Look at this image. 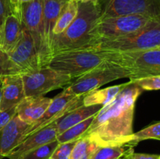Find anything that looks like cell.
Masks as SVG:
<instances>
[{
	"instance_id": "obj_1",
	"label": "cell",
	"mask_w": 160,
	"mask_h": 159,
	"mask_svg": "<svg viewBox=\"0 0 160 159\" xmlns=\"http://www.w3.org/2000/svg\"><path fill=\"white\" fill-rule=\"evenodd\" d=\"M142 90L131 81L127 83L115 98L95 115L84 136L100 147L133 141L134 108Z\"/></svg>"
},
{
	"instance_id": "obj_2",
	"label": "cell",
	"mask_w": 160,
	"mask_h": 159,
	"mask_svg": "<svg viewBox=\"0 0 160 159\" xmlns=\"http://www.w3.org/2000/svg\"><path fill=\"white\" fill-rule=\"evenodd\" d=\"M101 17V10L97 1L79 2L78 15L70 26L61 34L54 35L52 53L79 48H90V32Z\"/></svg>"
},
{
	"instance_id": "obj_3",
	"label": "cell",
	"mask_w": 160,
	"mask_h": 159,
	"mask_svg": "<svg viewBox=\"0 0 160 159\" xmlns=\"http://www.w3.org/2000/svg\"><path fill=\"white\" fill-rule=\"evenodd\" d=\"M108 63V53L92 48H79L53 55L48 66L73 80Z\"/></svg>"
},
{
	"instance_id": "obj_4",
	"label": "cell",
	"mask_w": 160,
	"mask_h": 159,
	"mask_svg": "<svg viewBox=\"0 0 160 159\" xmlns=\"http://www.w3.org/2000/svg\"><path fill=\"white\" fill-rule=\"evenodd\" d=\"M106 52L108 62L124 69L130 81L160 75L159 48L126 52Z\"/></svg>"
},
{
	"instance_id": "obj_5",
	"label": "cell",
	"mask_w": 160,
	"mask_h": 159,
	"mask_svg": "<svg viewBox=\"0 0 160 159\" xmlns=\"http://www.w3.org/2000/svg\"><path fill=\"white\" fill-rule=\"evenodd\" d=\"M153 18L144 14L117 16L99 18L90 32L92 48L103 41L112 40L134 33L146 26Z\"/></svg>"
},
{
	"instance_id": "obj_6",
	"label": "cell",
	"mask_w": 160,
	"mask_h": 159,
	"mask_svg": "<svg viewBox=\"0 0 160 159\" xmlns=\"http://www.w3.org/2000/svg\"><path fill=\"white\" fill-rule=\"evenodd\" d=\"M160 47V19H155L142 29L112 40L103 41L92 48L112 52L142 51Z\"/></svg>"
},
{
	"instance_id": "obj_7",
	"label": "cell",
	"mask_w": 160,
	"mask_h": 159,
	"mask_svg": "<svg viewBox=\"0 0 160 159\" xmlns=\"http://www.w3.org/2000/svg\"><path fill=\"white\" fill-rule=\"evenodd\" d=\"M21 20L23 27L28 31L43 66H48L52 53L45 37L43 22V0H32L21 6Z\"/></svg>"
},
{
	"instance_id": "obj_8",
	"label": "cell",
	"mask_w": 160,
	"mask_h": 159,
	"mask_svg": "<svg viewBox=\"0 0 160 159\" xmlns=\"http://www.w3.org/2000/svg\"><path fill=\"white\" fill-rule=\"evenodd\" d=\"M128 77V72L124 69L108 62L74 79L71 84L64 89V91L80 96L98 89L108 83Z\"/></svg>"
},
{
	"instance_id": "obj_9",
	"label": "cell",
	"mask_w": 160,
	"mask_h": 159,
	"mask_svg": "<svg viewBox=\"0 0 160 159\" xmlns=\"http://www.w3.org/2000/svg\"><path fill=\"white\" fill-rule=\"evenodd\" d=\"M26 97L43 96L53 90L68 87L73 79L48 66L22 75Z\"/></svg>"
},
{
	"instance_id": "obj_10",
	"label": "cell",
	"mask_w": 160,
	"mask_h": 159,
	"mask_svg": "<svg viewBox=\"0 0 160 159\" xmlns=\"http://www.w3.org/2000/svg\"><path fill=\"white\" fill-rule=\"evenodd\" d=\"M101 17L144 14L160 19V0H98Z\"/></svg>"
},
{
	"instance_id": "obj_11",
	"label": "cell",
	"mask_w": 160,
	"mask_h": 159,
	"mask_svg": "<svg viewBox=\"0 0 160 159\" xmlns=\"http://www.w3.org/2000/svg\"><path fill=\"white\" fill-rule=\"evenodd\" d=\"M84 96V94L76 96L67 93L63 90L62 93L54 97L50 105L42 117L31 124L23 134V140H24L28 136L43 129L48 125L59 120L70 111L83 105Z\"/></svg>"
},
{
	"instance_id": "obj_12",
	"label": "cell",
	"mask_w": 160,
	"mask_h": 159,
	"mask_svg": "<svg viewBox=\"0 0 160 159\" xmlns=\"http://www.w3.org/2000/svg\"><path fill=\"white\" fill-rule=\"evenodd\" d=\"M8 55L19 69L21 75L33 73L44 67L34 40L24 27L21 39Z\"/></svg>"
},
{
	"instance_id": "obj_13",
	"label": "cell",
	"mask_w": 160,
	"mask_h": 159,
	"mask_svg": "<svg viewBox=\"0 0 160 159\" xmlns=\"http://www.w3.org/2000/svg\"><path fill=\"white\" fill-rule=\"evenodd\" d=\"M57 135V127L56 122H54L26 137L6 157L9 159H21L31 151L56 140Z\"/></svg>"
},
{
	"instance_id": "obj_14",
	"label": "cell",
	"mask_w": 160,
	"mask_h": 159,
	"mask_svg": "<svg viewBox=\"0 0 160 159\" xmlns=\"http://www.w3.org/2000/svg\"><path fill=\"white\" fill-rule=\"evenodd\" d=\"M2 95L0 112L18 105L26 97L22 75H11L1 79Z\"/></svg>"
},
{
	"instance_id": "obj_15",
	"label": "cell",
	"mask_w": 160,
	"mask_h": 159,
	"mask_svg": "<svg viewBox=\"0 0 160 159\" xmlns=\"http://www.w3.org/2000/svg\"><path fill=\"white\" fill-rule=\"evenodd\" d=\"M31 125L22 121L16 114L0 132V153L3 157L23 140V137Z\"/></svg>"
},
{
	"instance_id": "obj_16",
	"label": "cell",
	"mask_w": 160,
	"mask_h": 159,
	"mask_svg": "<svg viewBox=\"0 0 160 159\" xmlns=\"http://www.w3.org/2000/svg\"><path fill=\"white\" fill-rule=\"evenodd\" d=\"M52 98L44 96L25 97L17 106V115L22 121L31 125L45 113Z\"/></svg>"
},
{
	"instance_id": "obj_17",
	"label": "cell",
	"mask_w": 160,
	"mask_h": 159,
	"mask_svg": "<svg viewBox=\"0 0 160 159\" xmlns=\"http://www.w3.org/2000/svg\"><path fill=\"white\" fill-rule=\"evenodd\" d=\"M23 32V25L21 20L13 14H9L2 29V37L0 48L6 53L12 51L21 39Z\"/></svg>"
},
{
	"instance_id": "obj_18",
	"label": "cell",
	"mask_w": 160,
	"mask_h": 159,
	"mask_svg": "<svg viewBox=\"0 0 160 159\" xmlns=\"http://www.w3.org/2000/svg\"><path fill=\"white\" fill-rule=\"evenodd\" d=\"M102 107L103 106L100 105V104L90 106H86L83 104V105L70 111L62 118L56 121L58 135L62 133V132L68 129L69 128L72 127L74 125L81 123L93 115H95Z\"/></svg>"
},
{
	"instance_id": "obj_19",
	"label": "cell",
	"mask_w": 160,
	"mask_h": 159,
	"mask_svg": "<svg viewBox=\"0 0 160 159\" xmlns=\"http://www.w3.org/2000/svg\"><path fill=\"white\" fill-rule=\"evenodd\" d=\"M69 0H43V22L45 37L50 48L52 46L53 31L63 6ZM52 50V49H51Z\"/></svg>"
},
{
	"instance_id": "obj_20",
	"label": "cell",
	"mask_w": 160,
	"mask_h": 159,
	"mask_svg": "<svg viewBox=\"0 0 160 159\" xmlns=\"http://www.w3.org/2000/svg\"><path fill=\"white\" fill-rule=\"evenodd\" d=\"M127 83L120 85L106 87L105 89H96L92 91L85 94L83 98V104L86 106L90 105H106L112 101L115 97L120 92V90L126 86Z\"/></svg>"
},
{
	"instance_id": "obj_21",
	"label": "cell",
	"mask_w": 160,
	"mask_h": 159,
	"mask_svg": "<svg viewBox=\"0 0 160 159\" xmlns=\"http://www.w3.org/2000/svg\"><path fill=\"white\" fill-rule=\"evenodd\" d=\"M137 144V142L133 140L115 146L101 147L95 151L92 159H122L134 151V147Z\"/></svg>"
},
{
	"instance_id": "obj_22",
	"label": "cell",
	"mask_w": 160,
	"mask_h": 159,
	"mask_svg": "<svg viewBox=\"0 0 160 159\" xmlns=\"http://www.w3.org/2000/svg\"><path fill=\"white\" fill-rule=\"evenodd\" d=\"M78 2L74 0H69L67 4L63 6L59 14V19L55 26L53 34L57 35L63 32L70 23L73 21L78 15Z\"/></svg>"
},
{
	"instance_id": "obj_23",
	"label": "cell",
	"mask_w": 160,
	"mask_h": 159,
	"mask_svg": "<svg viewBox=\"0 0 160 159\" xmlns=\"http://www.w3.org/2000/svg\"><path fill=\"white\" fill-rule=\"evenodd\" d=\"M94 117H95V115L87 118L81 123L74 125L72 127L69 128L68 129L62 132V133L59 134L57 136L56 140L59 142V143H62L79 140L80 138L84 137L88 128L90 127L91 124L94 119Z\"/></svg>"
},
{
	"instance_id": "obj_24",
	"label": "cell",
	"mask_w": 160,
	"mask_h": 159,
	"mask_svg": "<svg viewBox=\"0 0 160 159\" xmlns=\"http://www.w3.org/2000/svg\"><path fill=\"white\" fill-rule=\"evenodd\" d=\"M99 147L89 137L84 136L77 140L70 159H92L95 151Z\"/></svg>"
},
{
	"instance_id": "obj_25",
	"label": "cell",
	"mask_w": 160,
	"mask_h": 159,
	"mask_svg": "<svg viewBox=\"0 0 160 159\" xmlns=\"http://www.w3.org/2000/svg\"><path fill=\"white\" fill-rule=\"evenodd\" d=\"M20 74V71L10 59L8 53L0 48V79L11 75Z\"/></svg>"
},
{
	"instance_id": "obj_26",
	"label": "cell",
	"mask_w": 160,
	"mask_h": 159,
	"mask_svg": "<svg viewBox=\"0 0 160 159\" xmlns=\"http://www.w3.org/2000/svg\"><path fill=\"white\" fill-rule=\"evenodd\" d=\"M58 145L59 142L55 140L31 151L21 159H49Z\"/></svg>"
},
{
	"instance_id": "obj_27",
	"label": "cell",
	"mask_w": 160,
	"mask_h": 159,
	"mask_svg": "<svg viewBox=\"0 0 160 159\" xmlns=\"http://www.w3.org/2000/svg\"><path fill=\"white\" fill-rule=\"evenodd\" d=\"M133 139L138 143L145 140H160V122L152 124L142 130L134 132Z\"/></svg>"
},
{
	"instance_id": "obj_28",
	"label": "cell",
	"mask_w": 160,
	"mask_h": 159,
	"mask_svg": "<svg viewBox=\"0 0 160 159\" xmlns=\"http://www.w3.org/2000/svg\"><path fill=\"white\" fill-rule=\"evenodd\" d=\"M143 90H160V75L148 76L131 81Z\"/></svg>"
},
{
	"instance_id": "obj_29",
	"label": "cell",
	"mask_w": 160,
	"mask_h": 159,
	"mask_svg": "<svg viewBox=\"0 0 160 159\" xmlns=\"http://www.w3.org/2000/svg\"><path fill=\"white\" fill-rule=\"evenodd\" d=\"M77 140L59 143L51 156L52 159H70V154L74 147Z\"/></svg>"
},
{
	"instance_id": "obj_30",
	"label": "cell",
	"mask_w": 160,
	"mask_h": 159,
	"mask_svg": "<svg viewBox=\"0 0 160 159\" xmlns=\"http://www.w3.org/2000/svg\"><path fill=\"white\" fill-rule=\"evenodd\" d=\"M11 13L9 0H0V28L2 29L6 17Z\"/></svg>"
},
{
	"instance_id": "obj_31",
	"label": "cell",
	"mask_w": 160,
	"mask_h": 159,
	"mask_svg": "<svg viewBox=\"0 0 160 159\" xmlns=\"http://www.w3.org/2000/svg\"><path fill=\"white\" fill-rule=\"evenodd\" d=\"M16 114H17V106L4 112H0V132Z\"/></svg>"
},
{
	"instance_id": "obj_32",
	"label": "cell",
	"mask_w": 160,
	"mask_h": 159,
	"mask_svg": "<svg viewBox=\"0 0 160 159\" xmlns=\"http://www.w3.org/2000/svg\"><path fill=\"white\" fill-rule=\"evenodd\" d=\"M31 1H32V0H9V5H10L11 13L15 15L17 17H18V18L22 21L21 20L22 5L24 4V3L26 2H29Z\"/></svg>"
},
{
	"instance_id": "obj_33",
	"label": "cell",
	"mask_w": 160,
	"mask_h": 159,
	"mask_svg": "<svg viewBox=\"0 0 160 159\" xmlns=\"http://www.w3.org/2000/svg\"><path fill=\"white\" fill-rule=\"evenodd\" d=\"M159 156L157 154L134 153V151H132L124 156L122 159H159Z\"/></svg>"
},
{
	"instance_id": "obj_34",
	"label": "cell",
	"mask_w": 160,
	"mask_h": 159,
	"mask_svg": "<svg viewBox=\"0 0 160 159\" xmlns=\"http://www.w3.org/2000/svg\"><path fill=\"white\" fill-rule=\"evenodd\" d=\"M2 29L0 28V46L2 44Z\"/></svg>"
},
{
	"instance_id": "obj_35",
	"label": "cell",
	"mask_w": 160,
	"mask_h": 159,
	"mask_svg": "<svg viewBox=\"0 0 160 159\" xmlns=\"http://www.w3.org/2000/svg\"><path fill=\"white\" fill-rule=\"evenodd\" d=\"M74 1L78 2H87V1H92V0H74ZM94 1H97V0H94Z\"/></svg>"
},
{
	"instance_id": "obj_36",
	"label": "cell",
	"mask_w": 160,
	"mask_h": 159,
	"mask_svg": "<svg viewBox=\"0 0 160 159\" xmlns=\"http://www.w3.org/2000/svg\"><path fill=\"white\" fill-rule=\"evenodd\" d=\"M1 95H2V85L1 84H0V101H1Z\"/></svg>"
},
{
	"instance_id": "obj_37",
	"label": "cell",
	"mask_w": 160,
	"mask_h": 159,
	"mask_svg": "<svg viewBox=\"0 0 160 159\" xmlns=\"http://www.w3.org/2000/svg\"><path fill=\"white\" fill-rule=\"evenodd\" d=\"M2 158H3L2 155V154H1V153H0V159H2Z\"/></svg>"
},
{
	"instance_id": "obj_38",
	"label": "cell",
	"mask_w": 160,
	"mask_h": 159,
	"mask_svg": "<svg viewBox=\"0 0 160 159\" xmlns=\"http://www.w3.org/2000/svg\"><path fill=\"white\" fill-rule=\"evenodd\" d=\"M0 84H1V79H0Z\"/></svg>"
},
{
	"instance_id": "obj_39",
	"label": "cell",
	"mask_w": 160,
	"mask_h": 159,
	"mask_svg": "<svg viewBox=\"0 0 160 159\" xmlns=\"http://www.w3.org/2000/svg\"><path fill=\"white\" fill-rule=\"evenodd\" d=\"M159 159H160V156H159Z\"/></svg>"
},
{
	"instance_id": "obj_40",
	"label": "cell",
	"mask_w": 160,
	"mask_h": 159,
	"mask_svg": "<svg viewBox=\"0 0 160 159\" xmlns=\"http://www.w3.org/2000/svg\"><path fill=\"white\" fill-rule=\"evenodd\" d=\"M49 159H52V158H49Z\"/></svg>"
},
{
	"instance_id": "obj_41",
	"label": "cell",
	"mask_w": 160,
	"mask_h": 159,
	"mask_svg": "<svg viewBox=\"0 0 160 159\" xmlns=\"http://www.w3.org/2000/svg\"><path fill=\"white\" fill-rule=\"evenodd\" d=\"M159 48H160V47H159Z\"/></svg>"
},
{
	"instance_id": "obj_42",
	"label": "cell",
	"mask_w": 160,
	"mask_h": 159,
	"mask_svg": "<svg viewBox=\"0 0 160 159\" xmlns=\"http://www.w3.org/2000/svg\"></svg>"
}]
</instances>
